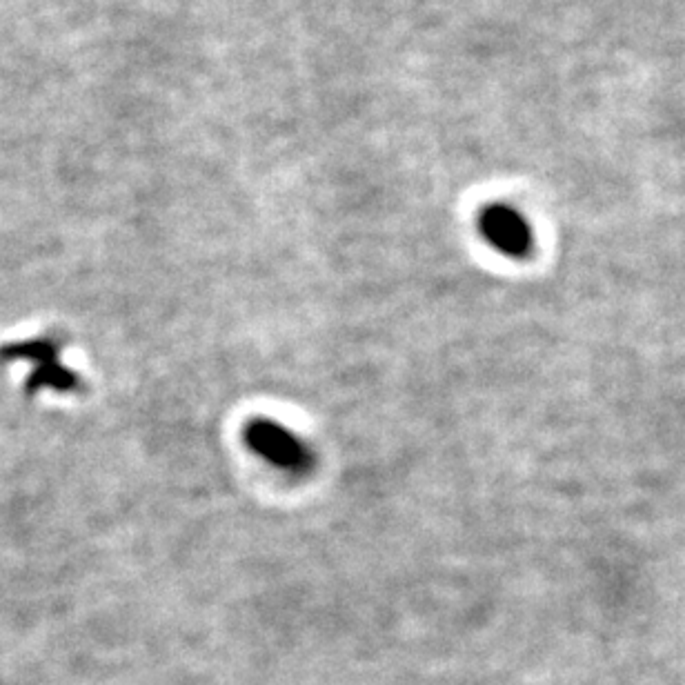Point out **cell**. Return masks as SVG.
Instances as JSON below:
<instances>
[{
    "instance_id": "6da1fadb",
    "label": "cell",
    "mask_w": 685,
    "mask_h": 685,
    "mask_svg": "<svg viewBox=\"0 0 685 685\" xmlns=\"http://www.w3.org/2000/svg\"><path fill=\"white\" fill-rule=\"evenodd\" d=\"M245 443L263 461L287 474H307L314 468V452L299 434L285 425L258 419L247 425Z\"/></svg>"
},
{
    "instance_id": "7a4b0ae2",
    "label": "cell",
    "mask_w": 685,
    "mask_h": 685,
    "mask_svg": "<svg viewBox=\"0 0 685 685\" xmlns=\"http://www.w3.org/2000/svg\"><path fill=\"white\" fill-rule=\"evenodd\" d=\"M3 361H29L34 365L32 376L27 381V392H72L78 387V379L72 370H67L61 361V347L52 341H29L5 347L0 352Z\"/></svg>"
},
{
    "instance_id": "3957f363",
    "label": "cell",
    "mask_w": 685,
    "mask_h": 685,
    "mask_svg": "<svg viewBox=\"0 0 685 685\" xmlns=\"http://www.w3.org/2000/svg\"><path fill=\"white\" fill-rule=\"evenodd\" d=\"M479 230L496 252L508 258H525L532 252V227L516 207L494 203L485 207L479 216Z\"/></svg>"
}]
</instances>
